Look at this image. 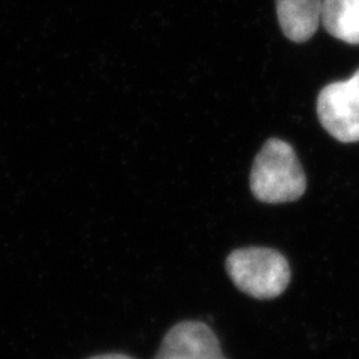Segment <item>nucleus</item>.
<instances>
[{
    "instance_id": "obj_7",
    "label": "nucleus",
    "mask_w": 359,
    "mask_h": 359,
    "mask_svg": "<svg viewBox=\"0 0 359 359\" xmlns=\"http://www.w3.org/2000/svg\"><path fill=\"white\" fill-rule=\"evenodd\" d=\"M88 359H135L129 355H125V353H102V355H96V356H92Z\"/></svg>"
},
{
    "instance_id": "obj_2",
    "label": "nucleus",
    "mask_w": 359,
    "mask_h": 359,
    "mask_svg": "<svg viewBox=\"0 0 359 359\" xmlns=\"http://www.w3.org/2000/svg\"><path fill=\"white\" fill-rule=\"evenodd\" d=\"M226 271L237 289L255 299H274L290 283L287 259L266 247L233 250L226 259Z\"/></svg>"
},
{
    "instance_id": "obj_6",
    "label": "nucleus",
    "mask_w": 359,
    "mask_h": 359,
    "mask_svg": "<svg viewBox=\"0 0 359 359\" xmlns=\"http://www.w3.org/2000/svg\"><path fill=\"white\" fill-rule=\"evenodd\" d=\"M320 22L331 36L359 43V0H322Z\"/></svg>"
},
{
    "instance_id": "obj_4",
    "label": "nucleus",
    "mask_w": 359,
    "mask_h": 359,
    "mask_svg": "<svg viewBox=\"0 0 359 359\" xmlns=\"http://www.w3.org/2000/svg\"><path fill=\"white\" fill-rule=\"evenodd\" d=\"M154 359H228L207 323L183 320L168 330Z\"/></svg>"
},
{
    "instance_id": "obj_3",
    "label": "nucleus",
    "mask_w": 359,
    "mask_h": 359,
    "mask_svg": "<svg viewBox=\"0 0 359 359\" xmlns=\"http://www.w3.org/2000/svg\"><path fill=\"white\" fill-rule=\"evenodd\" d=\"M320 125L344 144L359 141V69L346 81L323 87L318 97Z\"/></svg>"
},
{
    "instance_id": "obj_1",
    "label": "nucleus",
    "mask_w": 359,
    "mask_h": 359,
    "mask_svg": "<svg viewBox=\"0 0 359 359\" xmlns=\"http://www.w3.org/2000/svg\"><path fill=\"white\" fill-rule=\"evenodd\" d=\"M250 189L266 204L294 202L304 195L307 178L290 144L278 138L264 144L252 166Z\"/></svg>"
},
{
    "instance_id": "obj_5",
    "label": "nucleus",
    "mask_w": 359,
    "mask_h": 359,
    "mask_svg": "<svg viewBox=\"0 0 359 359\" xmlns=\"http://www.w3.org/2000/svg\"><path fill=\"white\" fill-rule=\"evenodd\" d=\"M277 17L285 36L306 42L320 25L322 0H276Z\"/></svg>"
}]
</instances>
